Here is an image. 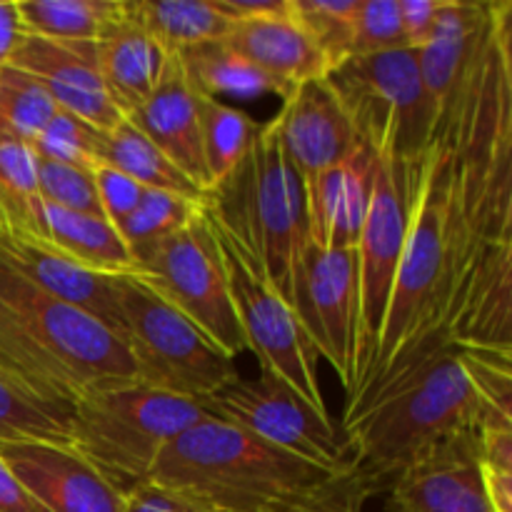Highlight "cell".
<instances>
[{
  "instance_id": "1",
  "label": "cell",
  "mask_w": 512,
  "mask_h": 512,
  "mask_svg": "<svg viewBox=\"0 0 512 512\" xmlns=\"http://www.w3.org/2000/svg\"><path fill=\"white\" fill-rule=\"evenodd\" d=\"M0 370L70 408L93 390L135 380L128 350L113 330L38 290L3 263Z\"/></svg>"
},
{
  "instance_id": "2",
  "label": "cell",
  "mask_w": 512,
  "mask_h": 512,
  "mask_svg": "<svg viewBox=\"0 0 512 512\" xmlns=\"http://www.w3.org/2000/svg\"><path fill=\"white\" fill-rule=\"evenodd\" d=\"M478 400L448 345L420 360L373 398L345 410L348 433L360 468L388 490L390 480L428 450L453 435L475 430Z\"/></svg>"
},
{
  "instance_id": "3",
  "label": "cell",
  "mask_w": 512,
  "mask_h": 512,
  "mask_svg": "<svg viewBox=\"0 0 512 512\" xmlns=\"http://www.w3.org/2000/svg\"><path fill=\"white\" fill-rule=\"evenodd\" d=\"M325 478L315 465L208 413L170 440L150 475L205 512H263Z\"/></svg>"
},
{
  "instance_id": "4",
  "label": "cell",
  "mask_w": 512,
  "mask_h": 512,
  "mask_svg": "<svg viewBox=\"0 0 512 512\" xmlns=\"http://www.w3.org/2000/svg\"><path fill=\"white\" fill-rule=\"evenodd\" d=\"M203 415L198 400L163 393L138 380L105 385L70 408L68 448L118 493L128 495L150 483L170 440Z\"/></svg>"
},
{
  "instance_id": "5",
  "label": "cell",
  "mask_w": 512,
  "mask_h": 512,
  "mask_svg": "<svg viewBox=\"0 0 512 512\" xmlns=\"http://www.w3.org/2000/svg\"><path fill=\"white\" fill-rule=\"evenodd\" d=\"M205 200L253 245L278 293L288 300L290 270L308 243V203L275 118L258 125L243 163Z\"/></svg>"
},
{
  "instance_id": "6",
  "label": "cell",
  "mask_w": 512,
  "mask_h": 512,
  "mask_svg": "<svg viewBox=\"0 0 512 512\" xmlns=\"http://www.w3.org/2000/svg\"><path fill=\"white\" fill-rule=\"evenodd\" d=\"M113 298L138 383L203 403L240 378L235 360L138 275H113Z\"/></svg>"
},
{
  "instance_id": "7",
  "label": "cell",
  "mask_w": 512,
  "mask_h": 512,
  "mask_svg": "<svg viewBox=\"0 0 512 512\" xmlns=\"http://www.w3.org/2000/svg\"><path fill=\"white\" fill-rule=\"evenodd\" d=\"M358 138L378 160L410 170L425 158L438 110L423 83L418 50L358 55L328 73Z\"/></svg>"
},
{
  "instance_id": "8",
  "label": "cell",
  "mask_w": 512,
  "mask_h": 512,
  "mask_svg": "<svg viewBox=\"0 0 512 512\" xmlns=\"http://www.w3.org/2000/svg\"><path fill=\"white\" fill-rule=\"evenodd\" d=\"M203 215L218 245L235 320L245 350L258 358L260 373H273L298 390L315 410L328 413L318 375V353L305 338L288 300L278 293L253 245L240 238L223 215L203 198Z\"/></svg>"
},
{
  "instance_id": "9",
  "label": "cell",
  "mask_w": 512,
  "mask_h": 512,
  "mask_svg": "<svg viewBox=\"0 0 512 512\" xmlns=\"http://www.w3.org/2000/svg\"><path fill=\"white\" fill-rule=\"evenodd\" d=\"M203 408L328 475L358 465L343 425H335L333 415L315 410L273 373H260L255 380L238 378L203 400Z\"/></svg>"
},
{
  "instance_id": "10",
  "label": "cell",
  "mask_w": 512,
  "mask_h": 512,
  "mask_svg": "<svg viewBox=\"0 0 512 512\" xmlns=\"http://www.w3.org/2000/svg\"><path fill=\"white\" fill-rule=\"evenodd\" d=\"M135 275L198 325L225 355L235 360L245 353V340L230 303L218 245L205 223L203 203L185 228L135 260Z\"/></svg>"
},
{
  "instance_id": "11",
  "label": "cell",
  "mask_w": 512,
  "mask_h": 512,
  "mask_svg": "<svg viewBox=\"0 0 512 512\" xmlns=\"http://www.w3.org/2000/svg\"><path fill=\"white\" fill-rule=\"evenodd\" d=\"M408 170L378 160L373 195L363 230L355 243V288H358V333H355V388L378 353L380 335L388 318L405 228H408ZM350 393V395H353ZM348 395V398H350Z\"/></svg>"
},
{
  "instance_id": "12",
  "label": "cell",
  "mask_w": 512,
  "mask_h": 512,
  "mask_svg": "<svg viewBox=\"0 0 512 512\" xmlns=\"http://www.w3.org/2000/svg\"><path fill=\"white\" fill-rule=\"evenodd\" d=\"M288 303L318 358L328 360L345 393H353L358 333L355 248H320L308 238L290 270Z\"/></svg>"
},
{
  "instance_id": "13",
  "label": "cell",
  "mask_w": 512,
  "mask_h": 512,
  "mask_svg": "<svg viewBox=\"0 0 512 512\" xmlns=\"http://www.w3.org/2000/svg\"><path fill=\"white\" fill-rule=\"evenodd\" d=\"M385 512H493L480 478L475 430L443 440L395 475Z\"/></svg>"
},
{
  "instance_id": "14",
  "label": "cell",
  "mask_w": 512,
  "mask_h": 512,
  "mask_svg": "<svg viewBox=\"0 0 512 512\" xmlns=\"http://www.w3.org/2000/svg\"><path fill=\"white\" fill-rule=\"evenodd\" d=\"M8 65L33 75L60 110L103 133L123 120L105 90L95 43H60L25 33Z\"/></svg>"
},
{
  "instance_id": "15",
  "label": "cell",
  "mask_w": 512,
  "mask_h": 512,
  "mask_svg": "<svg viewBox=\"0 0 512 512\" xmlns=\"http://www.w3.org/2000/svg\"><path fill=\"white\" fill-rule=\"evenodd\" d=\"M275 125L303 188L363 143L328 75L298 85L283 100Z\"/></svg>"
},
{
  "instance_id": "16",
  "label": "cell",
  "mask_w": 512,
  "mask_h": 512,
  "mask_svg": "<svg viewBox=\"0 0 512 512\" xmlns=\"http://www.w3.org/2000/svg\"><path fill=\"white\" fill-rule=\"evenodd\" d=\"M0 458L48 512H123L125 495L68 445L0 443Z\"/></svg>"
},
{
  "instance_id": "17",
  "label": "cell",
  "mask_w": 512,
  "mask_h": 512,
  "mask_svg": "<svg viewBox=\"0 0 512 512\" xmlns=\"http://www.w3.org/2000/svg\"><path fill=\"white\" fill-rule=\"evenodd\" d=\"M0 263L43 293L88 313L120 338V315L110 275L85 270L48 240L8 230H0Z\"/></svg>"
},
{
  "instance_id": "18",
  "label": "cell",
  "mask_w": 512,
  "mask_h": 512,
  "mask_svg": "<svg viewBox=\"0 0 512 512\" xmlns=\"http://www.w3.org/2000/svg\"><path fill=\"white\" fill-rule=\"evenodd\" d=\"M498 0H443L433 33L418 48V65L438 118L453 105L488 43Z\"/></svg>"
},
{
  "instance_id": "19",
  "label": "cell",
  "mask_w": 512,
  "mask_h": 512,
  "mask_svg": "<svg viewBox=\"0 0 512 512\" xmlns=\"http://www.w3.org/2000/svg\"><path fill=\"white\" fill-rule=\"evenodd\" d=\"M128 120L208 195L210 183L200 140V93L185 75L178 55H170L158 88Z\"/></svg>"
},
{
  "instance_id": "20",
  "label": "cell",
  "mask_w": 512,
  "mask_h": 512,
  "mask_svg": "<svg viewBox=\"0 0 512 512\" xmlns=\"http://www.w3.org/2000/svg\"><path fill=\"white\" fill-rule=\"evenodd\" d=\"M378 158L365 143L338 165L305 185L308 203V238L320 248L353 250L363 230L373 195Z\"/></svg>"
},
{
  "instance_id": "21",
  "label": "cell",
  "mask_w": 512,
  "mask_h": 512,
  "mask_svg": "<svg viewBox=\"0 0 512 512\" xmlns=\"http://www.w3.org/2000/svg\"><path fill=\"white\" fill-rule=\"evenodd\" d=\"M450 343L512 355V243L493 245L478 263L450 323Z\"/></svg>"
},
{
  "instance_id": "22",
  "label": "cell",
  "mask_w": 512,
  "mask_h": 512,
  "mask_svg": "<svg viewBox=\"0 0 512 512\" xmlns=\"http://www.w3.org/2000/svg\"><path fill=\"white\" fill-rule=\"evenodd\" d=\"M225 43L245 55L275 85V95L283 100L298 85L330 73L320 50L293 18V10L283 18L235 23L225 35Z\"/></svg>"
},
{
  "instance_id": "23",
  "label": "cell",
  "mask_w": 512,
  "mask_h": 512,
  "mask_svg": "<svg viewBox=\"0 0 512 512\" xmlns=\"http://www.w3.org/2000/svg\"><path fill=\"white\" fill-rule=\"evenodd\" d=\"M95 50L105 90L128 118L158 88L170 55L125 13L100 35Z\"/></svg>"
},
{
  "instance_id": "24",
  "label": "cell",
  "mask_w": 512,
  "mask_h": 512,
  "mask_svg": "<svg viewBox=\"0 0 512 512\" xmlns=\"http://www.w3.org/2000/svg\"><path fill=\"white\" fill-rule=\"evenodd\" d=\"M45 238L55 250L68 255L98 275H135V260L118 230L98 215L70 213V210L43 208Z\"/></svg>"
},
{
  "instance_id": "25",
  "label": "cell",
  "mask_w": 512,
  "mask_h": 512,
  "mask_svg": "<svg viewBox=\"0 0 512 512\" xmlns=\"http://www.w3.org/2000/svg\"><path fill=\"white\" fill-rule=\"evenodd\" d=\"M123 13L168 55L223 40L233 28L210 0H123Z\"/></svg>"
},
{
  "instance_id": "26",
  "label": "cell",
  "mask_w": 512,
  "mask_h": 512,
  "mask_svg": "<svg viewBox=\"0 0 512 512\" xmlns=\"http://www.w3.org/2000/svg\"><path fill=\"white\" fill-rule=\"evenodd\" d=\"M100 163L120 170L145 190H165V193L183 195L190 200H203L205 193L183 173L175 168L163 150L145 138L128 118L120 120L115 128L105 130L100 140Z\"/></svg>"
},
{
  "instance_id": "27",
  "label": "cell",
  "mask_w": 512,
  "mask_h": 512,
  "mask_svg": "<svg viewBox=\"0 0 512 512\" xmlns=\"http://www.w3.org/2000/svg\"><path fill=\"white\" fill-rule=\"evenodd\" d=\"M38 158L28 143L0 133V230L45 238Z\"/></svg>"
},
{
  "instance_id": "28",
  "label": "cell",
  "mask_w": 512,
  "mask_h": 512,
  "mask_svg": "<svg viewBox=\"0 0 512 512\" xmlns=\"http://www.w3.org/2000/svg\"><path fill=\"white\" fill-rule=\"evenodd\" d=\"M28 35L60 43H98L123 15V0H18Z\"/></svg>"
},
{
  "instance_id": "29",
  "label": "cell",
  "mask_w": 512,
  "mask_h": 512,
  "mask_svg": "<svg viewBox=\"0 0 512 512\" xmlns=\"http://www.w3.org/2000/svg\"><path fill=\"white\" fill-rule=\"evenodd\" d=\"M178 60L193 88L208 98L230 95L253 100L265 93H275V85L245 55L225 43V38L183 50L178 53Z\"/></svg>"
},
{
  "instance_id": "30",
  "label": "cell",
  "mask_w": 512,
  "mask_h": 512,
  "mask_svg": "<svg viewBox=\"0 0 512 512\" xmlns=\"http://www.w3.org/2000/svg\"><path fill=\"white\" fill-rule=\"evenodd\" d=\"M70 405L53 403L0 370V443L68 445Z\"/></svg>"
},
{
  "instance_id": "31",
  "label": "cell",
  "mask_w": 512,
  "mask_h": 512,
  "mask_svg": "<svg viewBox=\"0 0 512 512\" xmlns=\"http://www.w3.org/2000/svg\"><path fill=\"white\" fill-rule=\"evenodd\" d=\"M255 130L258 125L243 110L218 98L200 95V140H203V160L210 190L225 183L243 163Z\"/></svg>"
},
{
  "instance_id": "32",
  "label": "cell",
  "mask_w": 512,
  "mask_h": 512,
  "mask_svg": "<svg viewBox=\"0 0 512 512\" xmlns=\"http://www.w3.org/2000/svg\"><path fill=\"white\" fill-rule=\"evenodd\" d=\"M200 203L203 200H190L183 198V195L165 193V190H145L138 208L115 230L120 233L123 243L128 245L133 260H138L140 255L155 248L160 240L185 228L193 220Z\"/></svg>"
},
{
  "instance_id": "33",
  "label": "cell",
  "mask_w": 512,
  "mask_h": 512,
  "mask_svg": "<svg viewBox=\"0 0 512 512\" xmlns=\"http://www.w3.org/2000/svg\"><path fill=\"white\" fill-rule=\"evenodd\" d=\"M458 360L478 400L475 430L485 425H512V355L458 348Z\"/></svg>"
},
{
  "instance_id": "34",
  "label": "cell",
  "mask_w": 512,
  "mask_h": 512,
  "mask_svg": "<svg viewBox=\"0 0 512 512\" xmlns=\"http://www.w3.org/2000/svg\"><path fill=\"white\" fill-rule=\"evenodd\" d=\"M48 90L23 70L0 68V133L33 143L58 113Z\"/></svg>"
},
{
  "instance_id": "35",
  "label": "cell",
  "mask_w": 512,
  "mask_h": 512,
  "mask_svg": "<svg viewBox=\"0 0 512 512\" xmlns=\"http://www.w3.org/2000/svg\"><path fill=\"white\" fill-rule=\"evenodd\" d=\"M360 3L363 0H290L293 18L320 50L328 70L343 65L353 53V30Z\"/></svg>"
},
{
  "instance_id": "36",
  "label": "cell",
  "mask_w": 512,
  "mask_h": 512,
  "mask_svg": "<svg viewBox=\"0 0 512 512\" xmlns=\"http://www.w3.org/2000/svg\"><path fill=\"white\" fill-rule=\"evenodd\" d=\"M380 490L383 488L375 483L373 475L355 465L345 473L328 475L320 483L288 495L263 512H365L368 500Z\"/></svg>"
},
{
  "instance_id": "37",
  "label": "cell",
  "mask_w": 512,
  "mask_h": 512,
  "mask_svg": "<svg viewBox=\"0 0 512 512\" xmlns=\"http://www.w3.org/2000/svg\"><path fill=\"white\" fill-rule=\"evenodd\" d=\"M100 140L103 130L93 128L68 110H58L43 133L30 143V150L40 160L93 170V165L100 163Z\"/></svg>"
},
{
  "instance_id": "38",
  "label": "cell",
  "mask_w": 512,
  "mask_h": 512,
  "mask_svg": "<svg viewBox=\"0 0 512 512\" xmlns=\"http://www.w3.org/2000/svg\"><path fill=\"white\" fill-rule=\"evenodd\" d=\"M38 188L45 205L70 210V213L105 218L103 208H100L98 190H95L93 173L88 168L38 158Z\"/></svg>"
},
{
  "instance_id": "39",
  "label": "cell",
  "mask_w": 512,
  "mask_h": 512,
  "mask_svg": "<svg viewBox=\"0 0 512 512\" xmlns=\"http://www.w3.org/2000/svg\"><path fill=\"white\" fill-rule=\"evenodd\" d=\"M403 48H408V45H405L403 25H400L398 0H363L358 18H355L350 58L390 53V50Z\"/></svg>"
},
{
  "instance_id": "40",
  "label": "cell",
  "mask_w": 512,
  "mask_h": 512,
  "mask_svg": "<svg viewBox=\"0 0 512 512\" xmlns=\"http://www.w3.org/2000/svg\"><path fill=\"white\" fill-rule=\"evenodd\" d=\"M90 173H93L95 190H98V200L100 208H103L105 220H108L113 228H118V225L138 208L145 188L135 183L133 178H128L125 173H120V170L110 168V165L105 163L93 165Z\"/></svg>"
},
{
  "instance_id": "41",
  "label": "cell",
  "mask_w": 512,
  "mask_h": 512,
  "mask_svg": "<svg viewBox=\"0 0 512 512\" xmlns=\"http://www.w3.org/2000/svg\"><path fill=\"white\" fill-rule=\"evenodd\" d=\"M123 512H205L183 495L173 493V490L163 488L158 483H145L135 488L133 493L125 495Z\"/></svg>"
},
{
  "instance_id": "42",
  "label": "cell",
  "mask_w": 512,
  "mask_h": 512,
  "mask_svg": "<svg viewBox=\"0 0 512 512\" xmlns=\"http://www.w3.org/2000/svg\"><path fill=\"white\" fill-rule=\"evenodd\" d=\"M443 0H398L400 25H403L405 45L418 50L433 33Z\"/></svg>"
},
{
  "instance_id": "43",
  "label": "cell",
  "mask_w": 512,
  "mask_h": 512,
  "mask_svg": "<svg viewBox=\"0 0 512 512\" xmlns=\"http://www.w3.org/2000/svg\"><path fill=\"white\" fill-rule=\"evenodd\" d=\"M210 3L233 25L283 18L290 13V0H210Z\"/></svg>"
},
{
  "instance_id": "44",
  "label": "cell",
  "mask_w": 512,
  "mask_h": 512,
  "mask_svg": "<svg viewBox=\"0 0 512 512\" xmlns=\"http://www.w3.org/2000/svg\"><path fill=\"white\" fill-rule=\"evenodd\" d=\"M0 512H48L0 458Z\"/></svg>"
},
{
  "instance_id": "45",
  "label": "cell",
  "mask_w": 512,
  "mask_h": 512,
  "mask_svg": "<svg viewBox=\"0 0 512 512\" xmlns=\"http://www.w3.org/2000/svg\"><path fill=\"white\" fill-rule=\"evenodd\" d=\"M25 35L18 0H0V68L10 63L20 38Z\"/></svg>"
},
{
  "instance_id": "46",
  "label": "cell",
  "mask_w": 512,
  "mask_h": 512,
  "mask_svg": "<svg viewBox=\"0 0 512 512\" xmlns=\"http://www.w3.org/2000/svg\"><path fill=\"white\" fill-rule=\"evenodd\" d=\"M480 478L493 512H512V470L480 463Z\"/></svg>"
}]
</instances>
